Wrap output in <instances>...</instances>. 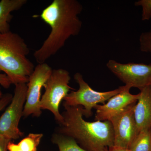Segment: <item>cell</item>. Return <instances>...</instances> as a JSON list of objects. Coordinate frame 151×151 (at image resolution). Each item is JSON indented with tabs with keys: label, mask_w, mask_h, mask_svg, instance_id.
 <instances>
[{
	"label": "cell",
	"mask_w": 151,
	"mask_h": 151,
	"mask_svg": "<svg viewBox=\"0 0 151 151\" xmlns=\"http://www.w3.org/2000/svg\"><path fill=\"white\" fill-rule=\"evenodd\" d=\"M29 52L24 40L17 33L11 31L0 33V72L12 84H27L35 68L27 57Z\"/></svg>",
	"instance_id": "cell-3"
},
{
	"label": "cell",
	"mask_w": 151,
	"mask_h": 151,
	"mask_svg": "<svg viewBox=\"0 0 151 151\" xmlns=\"http://www.w3.org/2000/svg\"><path fill=\"white\" fill-rule=\"evenodd\" d=\"M52 141L58 146L59 151H88L80 147L72 138L58 133L53 134Z\"/></svg>",
	"instance_id": "cell-13"
},
{
	"label": "cell",
	"mask_w": 151,
	"mask_h": 151,
	"mask_svg": "<svg viewBox=\"0 0 151 151\" xmlns=\"http://www.w3.org/2000/svg\"><path fill=\"white\" fill-rule=\"evenodd\" d=\"M105 151H131L129 148L113 145L106 149Z\"/></svg>",
	"instance_id": "cell-21"
},
{
	"label": "cell",
	"mask_w": 151,
	"mask_h": 151,
	"mask_svg": "<svg viewBox=\"0 0 151 151\" xmlns=\"http://www.w3.org/2000/svg\"><path fill=\"white\" fill-rule=\"evenodd\" d=\"M134 5L142 8V20L148 21L151 19V0H139L135 2Z\"/></svg>",
	"instance_id": "cell-17"
},
{
	"label": "cell",
	"mask_w": 151,
	"mask_h": 151,
	"mask_svg": "<svg viewBox=\"0 0 151 151\" xmlns=\"http://www.w3.org/2000/svg\"><path fill=\"white\" fill-rule=\"evenodd\" d=\"M12 82L8 77L4 73H0V85L5 89L10 87Z\"/></svg>",
	"instance_id": "cell-19"
},
{
	"label": "cell",
	"mask_w": 151,
	"mask_h": 151,
	"mask_svg": "<svg viewBox=\"0 0 151 151\" xmlns=\"http://www.w3.org/2000/svg\"><path fill=\"white\" fill-rule=\"evenodd\" d=\"M134 114L139 132L151 128V85L141 89Z\"/></svg>",
	"instance_id": "cell-11"
},
{
	"label": "cell",
	"mask_w": 151,
	"mask_h": 151,
	"mask_svg": "<svg viewBox=\"0 0 151 151\" xmlns=\"http://www.w3.org/2000/svg\"><path fill=\"white\" fill-rule=\"evenodd\" d=\"M139 42L141 51L149 53L151 57V30L142 33L139 38Z\"/></svg>",
	"instance_id": "cell-16"
},
{
	"label": "cell",
	"mask_w": 151,
	"mask_h": 151,
	"mask_svg": "<svg viewBox=\"0 0 151 151\" xmlns=\"http://www.w3.org/2000/svg\"><path fill=\"white\" fill-rule=\"evenodd\" d=\"M0 86H1V85H0ZM2 96L1 90V86H0V98L2 97Z\"/></svg>",
	"instance_id": "cell-23"
},
{
	"label": "cell",
	"mask_w": 151,
	"mask_h": 151,
	"mask_svg": "<svg viewBox=\"0 0 151 151\" xmlns=\"http://www.w3.org/2000/svg\"><path fill=\"white\" fill-rule=\"evenodd\" d=\"M27 88L25 83L15 85L12 101L0 117V134L12 141L24 135L19 129V124L23 116Z\"/></svg>",
	"instance_id": "cell-6"
},
{
	"label": "cell",
	"mask_w": 151,
	"mask_h": 151,
	"mask_svg": "<svg viewBox=\"0 0 151 151\" xmlns=\"http://www.w3.org/2000/svg\"><path fill=\"white\" fill-rule=\"evenodd\" d=\"M27 0H1L0 1V33L10 31V22L13 18L12 12L22 8Z\"/></svg>",
	"instance_id": "cell-12"
},
{
	"label": "cell",
	"mask_w": 151,
	"mask_h": 151,
	"mask_svg": "<svg viewBox=\"0 0 151 151\" xmlns=\"http://www.w3.org/2000/svg\"><path fill=\"white\" fill-rule=\"evenodd\" d=\"M42 137V134L30 133L17 144L22 151H37Z\"/></svg>",
	"instance_id": "cell-15"
},
{
	"label": "cell",
	"mask_w": 151,
	"mask_h": 151,
	"mask_svg": "<svg viewBox=\"0 0 151 151\" xmlns=\"http://www.w3.org/2000/svg\"><path fill=\"white\" fill-rule=\"evenodd\" d=\"M150 130H143L139 132L129 149L131 151H151Z\"/></svg>",
	"instance_id": "cell-14"
},
{
	"label": "cell",
	"mask_w": 151,
	"mask_h": 151,
	"mask_svg": "<svg viewBox=\"0 0 151 151\" xmlns=\"http://www.w3.org/2000/svg\"><path fill=\"white\" fill-rule=\"evenodd\" d=\"M70 78V73L65 69H53L45 84V91L41 98V110L51 112L59 125L63 122V117L59 112L60 105L72 89L69 86Z\"/></svg>",
	"instance_id": "cell-4"
},
{
	"label": "cell",
	"mask_w": 151,
	"mask_h": 151,
	"mask_svg": "<svg viewBox=\"0 0 151 151\" xmlns=\"http://www.w3.org/2000/svg\"><path fill=\"white\" fill-rule=\"evenodd\" d=\"M136 103L127 107L110 120L114 135V145L129 148L139 133L134 110Z\"/></svg>",
	"instance_id": "cell-9"
},
{
	"label": "cell",
	"mask_w": 151,
	"mask_h": 151,
	"mask_svg": "<svg viewBox=\"0 0 151 151\" xmlns=\"http://www.w3.org/2000/svg\"><path fill=\"white\" fill-rule=\"evenodd\" d=\"M13 95L9 93H7L0 98V111L5 108L9 103H10L12 99Z\"/></svg>",
	"instance_id": "cell-18"
},
{
	"label": "cell",
	"mask_w": 151,
	"mask_h": 151,
	"mask_svg": "<svg viewBox=\"0 0 151 151\" xmlns=\"http://www.w3.org/2000/svg\"><path fill=\"white\" fill-rule=\"evenodd\" d=\"M12 140L0 134V151H7L8 146Z\"/></svg>",
	"instance_id": "cell-20"
},
{
	"label": "cell",
	"mask_w": 151,
	"mask_h": 151,
	"mask_svg": "<svg viewBox=\"0 0 151 151\" xmlns=\"http://www.w3.org/2000/svg\"><path fill=\"white\" fill-rule=\"evenodd\" d=\"M150 132H151V130H150Z\"/></svg>",
	"instance_id": "cell-24"
},
{
	"label": "cell",
	"mask_w": 151,
	"mask_h": 151,
	"mask_svg": "<svg viewBox=\"0 0 151 151\" xmlns=\"http://www.w3.org/2000/svg\"><path fill=\"white\" fill-rule=\"evenodd\" d=\"M8 150L9 151H22L18 144H15L12 141L9 144Z\"/></svg>",
	"instance_id": "cell-22"
},
{
	"label": "cell",
	"mask_w": 151,
	"mask_h": 151,
	"mask_svg": "<svg viewBox=\"0 0 151 151\" xmlns=\"http://www.w3.org/2000/svg\"><path fill=\"white\" fill-rule=\"evenodd\" d=\"M125 86L122 92L110 98L107 103L95 106L96 121H110L128 106L137 103L139 97V93L137 94H131V87L127 85Z\"/></svg>",
	"instance_id": "cell-10"
},
{
	"label": "cell",
	"mask_w": 151,
	"mask_h": 151,
	"mask_svg": "<svg viewBox=\"0 0 151 151\" xmlns=\"http://www.w3.org/2000/svg\"><path fill=\"white\" fill-rule=\"evenodd\" d=\"M106 66L125 85L131 88L141 90L151 85V63H123L111 59L106 63Z\"/></svg>",
	"instance_id": "cell-7"
},
{
	"label": "cell",
	"mask_w": 151,
	"mask_h": 151,
	"mask_svg": "<svg viewBox=\"0 0 151 151\" xmlns=\"http://www.w3.org/2000/svg\"><path fill=\"white\" fill-rule=\"evenodd\" d=\"M63 122L58 132L72 138L88 151H105L114 145V135L110 121L86 122L83 119L81 106L63 105Z\"/></svg>",
	"instance_id": "cell-2"
},
{
	"label": "cell",
	"mask_w": 151,
	"mask_h": 151,
	"mask_svg": "<svg viewBox=\"0 0 151 151\" xmlns=\"http://www.w3.org/2000/svg\"><path fill=\"white\" fill-rule=\"evenodd\" d=\"M52 70L46 63H40L35 68L27 84L26 99L23 117L27 118L30 115L35 117L40 116L41 90L51 75Z\"/></svg>",
	"instance_id": "cell-8"
},
{
	"label": "cell",
	"mask_w": 151,
	"mask_h": 151,
	"mask_svg": "<svg viewBox=\"0 0 151 151\" xmlns=\"http://www.w3.org/2000/svg\"><path fill=\"white\" fill-rule=\"evenodd\" d=\"M74 78L78 83L79 88L77 91H71L64 99L63 105L68 106H81L83 108V115L86 118L92 116V110L99 103L104 104L110 98L119 94L125 88L124 86L117 89L100 92L92 89L85 81L82 74L77 72Z\"/></svg>",
	"instance_id": "cell-5"
},
{
	"label": "cell",
	"mask_w": 151,
	"mask_h": 151,
	"mask_svg": "<svg viewBox=\"0 0 151 151\" xmlns=\"http://www.w3.org/2000/svg\"><path fill=\"white\" fill-rule=\"evenodd\" d=\"M83 6L77 0H54L42 12L41 19L51 28L48 37L34 53L38 64L56 54L71 37L79 34Z\"/></svg>",
	"instance_id": "cell-1"
}]
</instances>
